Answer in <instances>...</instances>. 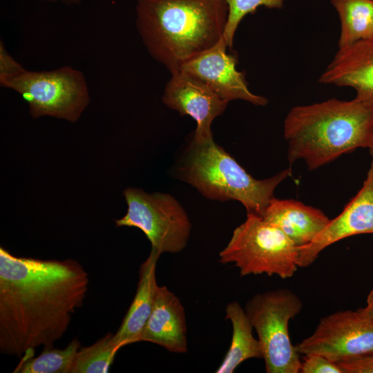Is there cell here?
Masks as SVG:
<instances>
[{"instance_id": "obj_18", "label": "cell", "mask_w": 373, "mask_h": 373, "mask_svg": "<svg viewBox=\"0 0 373 373\" xmlns=\"http://www.w3.org/2000/svg\"><path fill=\"white\" fill-rule=\"evenodd\" d=\"M341 23L338 49L373 37V0H330Z\"/></svg>"}, {"instance_id": "obj_5", "label": "cell", "mask_w": 373, "mask_h": 373, "mask_svg": "<svg viewBox=\"0 0 373 373\" xmlns=\"http://www.w3.org/2000/svg\"><path fill=\"white\" fill-rule=\"evenodd\" d=\"M298 250L277 226L247 213L219 253V262L233 263L242 276L265 274L285 279L292 277L298 268Z\"/></svg>"}, {"instance_id": "obj_13", "label": "cell", "mask_w": 373, "mask_h": 373, "mask_svg": "<svg viewBox=\"0 0 373 373\" xmlns=\"http://www.w3.org/2000/svg\"><path fill=\"white\" fill-rule=\"evenodd\" d=\"M318 82L351 87L356 99L373 105V37L338 49Z\"/></svg>"}, {"instance_id": "obj_11", "label": "cell", "mask_w": 373, "mask_h": 373, "mask_svg": "<svg viewBox=\"0 0 373 373\" xmlns=\"http://www.w3.org/2000/svg\"><path fill=\"white\" fill-rule=\"evenodd\" d=\"M227 48L222 37L213 47L184 64L180 70L198 78L229 102L242 99L256 106L266 105L268 100L265 97L249 90L245 75L236 68V57L227 52Z\"/></svg>"}, {"instance_id": "obj_24", "label": "cell", "mask_w": 373, "mask_h": 373, "mask_svg": "<svg viewBox=\"0 0 373 373\" xmlns=\"http://www.w3.org/2000/svg\"><path fill=\"white\" fill-rule=\"evenodd\" d=\"M337 363L344 373H373V352Z\"/></svg>"}, {"instance_id": "obj_17", "label": "cell", "mask_w": 373, "mask_h": 373, "mask_svg": "<svg viewBox=\"0 0 373 373\" xmlns=\"http://www.w3.org/2000/svg\"><path fill=\"white\" fill-rule=\"evenodd\" d=\"M225 318L232 325L230 347L216 373H232L242 362L250 358H263L260 343L253 335V326L245 309L237 302L227 304Z\"/></svg>"}, {"instance_id": "obj_20", "label": "cell", "mask_w": 373, "mask_h": 373, "mask_svg": "<svg viewBox=\"0 0 373 373\" xmlns=\"http://www.w3.org/2000/svg\"><path fill=\"white\" fill-rule=\"evenodd\" d=\"M120 348L115 343L113 334L107 333L93 345L79 349L70 373H106Z\"/></svg>"}, {"instance_id": "obj_23", "label": "cell", "mask_w": 373, "mask_h": 373, "mask_svg": "<svg viewBox=\"0 0 373 373\" xmlns=\"http://www.w3.org/2000/svg\"><path fill=\"white\" fill-rule=\"evenodd\" d=\"M25 68L8 52L2 40L0 41V84L11 79Z\"/></svg>"}, {"instance_id": "obj_22", "label": "cell", "mask_w": 373, "mask_h": 373, "mask_svg": "<svg viewBox=\"0 0 373 373\" xmlns=\"http://www.w3.org/2000/svg\"><path fill=\"white\" fill-rule=\"evenodd\" d=\"M301 373H344L339 365L327 358L316 354L305 355L301 361Z\"/></svg>"}, {"instance_id": "obj_3", "label": "cell", "mask_w": 373, "mask_h": 373, "mask_svg": "<svg viewBox=\"0 0 373 373\" xmlns=\"http://www.w3.org/2000/svg\"><path fill=\"white\" fill-rule=\"evenodd\" d=\"M373 105L356 97L293 107L284 122L290 164L303 160L316 169L358 148H369Z\"/></svg>"}, {"instance_id": "obj_25", "label": "cell", "mask_w": 373, "mask_h": 373, "mask_svg": "<svg viewBox=\"0 0 373 373\" xmlns=\"http://www.w3.org/2000/svg\"><path fill=\"white\" fill-rule=\"evenodd\" d=\"M360 311L373 321V289L367 297L366 306L359 309Z\"/></svg>"}, {"instance_id": "obj_1", "label": "cell", "mask_w": 373, "mask_h": 373, "mask_svg": "<svg viewBox=\"0 0 373 373\" xmlns=\"http://www.w3.org/2000/svg\"><path fill=\"white\" fill-rule=\"evenodd\" d=\"M89 283L77 261L17 257L0 247V351L28 356L53 347L85 300Z\"/></svg>"}, {"instance_id": "obj_6", "label": "cell", "mask_w": 373, "mask_h": 373, "mask_svg": "<svg viewBox=\"0 0 373 373\" xmlns=\"http://www.w3.org/2000/svg\"><path fill=\"white\" fill-rule=\"evenodd\" d=\"M299 296L288 289L255 294L245 310L258 334L267 373H298L301 361L290 341L289 323L302 310Z\"/></svg>"}, {"instance_id": "obj_8", "label": "cell", "mask_w": 373, "mask_h": 373, "mask_svg": "<svg viewBox=\"0 0 373 373\" xmlns=\"http://www.w3.org/2000/svg\"><path fill=\"white\" fill-rule=\"evenodd\" d=\"M128 209L126 215L115 220L117 227H131L144 232L151 250L178 253L186 246L191 223L181 204L171 195L148 193L141 189L128 187L124 191Z\"/></svg>"}, {"instance_id": "obj_7", "label": "cell", "mask_w": 373, "mask_h": 373, "mask_svg": "<svg viewBox=\"0 0 373 373\" xmlns=\"http://www.w3.org/2000/svg\"><path fill=\"white\" fill-rule=\"evenodd\" d=\"M0 84L21 95L33 118L50 116L75 122L90 102L84 74L70 66L47 71L24 69Z\"/></svg>"}, {"instance_id": "obj_2", "label": "cell", "mask_w": 373, "mask_h": 373, "mask_svg": "<svg viewBox=\"0 0 373 373\" xmlns=\"http://www.w3.org/2000/svg\"><path fill=\"white\" fill-rule=\"evenodd\" d=\"M136 27L149 53L171 74L222 37L225 0H137Z\"/></svg>"}, {"instance_id": "obj_26", "label": "cell", "mask_w": 373, "mask_h": 373, "mask_svg": "<svg viewBox=\"0 0 373 373\" xmlns=\"http://www.w3.org/2000/svg\"><path fill=\"white\" fill-rule=\"evenodd\" d=\"M46 1H59L67 5H73V4L79 3L84 0H46Z\"/></svg>"}, {"instance_id": "obj_16", "label": "cell", "mask_w": 373, "mask_h": 373, "mask_svg": "<svg viewBox=\"0 0 373 373\" xmlns=\"http://www.w3.org/2000/svg\"><path fill=\"white\" fill-rule=\"evenodd\" d=\"M160 255L151 250L141 265L139 281L134 298L122 321L113 334L115 343L119 347L141 341L144 326L151 313L157 287L155 269Z\"/></svg>"}, {"instance_id": "obj_4", "label": "cell", "mask_w": 373, "mask_h": 373, "mask_svg": "<svg viewBox=\"0 0 373 373\" xmlns=\"http://www.w3.org/2000/svg\"><path fill=\"white\" fill-rule=\"evenodd\" d=\"M291 175L290 168L265 180H256L213 139L190 144L181 166L180 178L205 198L237 200L247 213L262 216L277 186Z\"/></svg>"}, {"instance_id": "obj_12", "label": "cell", "mask_w": 373, "mask_h": 373, "mask_svg": "<svg viewBox=\"0 0 373 373\" xmlns=\"http://www.w3.org/2000/svg\"><path fill=\"white\" fill-rule=\"evenodd\" d=\"M373 233V158L356 195L309 244L300 247L298 266L307 267L329 245L352 236Z\"/></svg>"}, {"instance_id": "obj_15", "label": "cell", "mask_w": 373, "mask_h": 373, "mask_svg": "<svg viewBox=\"0 0 373 373\" xmlns=\"http://www.w3.org/2000/svg\"><path fill=\"white\" fill-rule=\"evenodd\" d=\"M262 217L280 229L299 248L311 243L330 221L318 209L294 200L275 197Z\"/></svg>"}, {"instance_id": "obj_14", "label": "cell", "mask_w": 373, "mask_h": 373, "mask_svg": "<svg viewBox=\"0 0 373 373\" xmlns=\"http://www.w3.org/2000/svg\"><path fill=\"white\" fill-rule=\"evenodd\" d=\"M186 334V314L180 300L166 286H157L141 341L159 345L171 352L185 353Z\"/></svg>"}, {"instance_id": "obj_27", "label": "cell", "mask_w": 373, "mask_h": 373, "mask_svg": "<svg viewBox=\"0 0 373 373\" xmlns=\"http://www.w3.org/2000/svg\"><path fill=\"white\" fill-rule=\"evenodd\" d=\"M368 149H370V153H371V155H372V158H373V129H372V132L370 144V146H369Z\"/></svg>"}, {"instance_id": "obj_19", "label": "cell", "mask_w": 373, "mask_h": 373, "mask_svg": "<svg viewBox=\"0 0 373 373\" xmlns=\"http://www.w3.org/2000/svg\"><path fill=\"white\" fill-rule=\"evenodd\" d=\"M81 343L74 338L65 348L44 347L38 356L23 357L15 373H70Z\"/></svg>"}, {"instance_id": "obj_21", "label": "cell", "mask_w": 373, "mask_h": 373, "mask_svg": "<svg viewBox=\"0 0 373 373\" xmlns=\"http://www.w3.org/2000/svg\"><path fill=\"white\" fill-rule=\"evenodd\" d=\"M286 0H225L228 7V15L223 37L228 48H231L237 28L249 14H254L260 6L267 8H283Z\"/></svg>"}, {"instance_id": "obj_10", "label": "cell", "mask_w": 373, "mask_h": 373, "mask_svg": "<svg viewBox=\"0 0 373 373\" xmlns=\"http://www.w3.org/2000/svg\"><path fill=\"white\" fill-rule=\"evenodd\" d=\"M162 102L181 115H189L196 122L193 141L198 143L213 139L212 122L224 113L229 103L198 78L182 70L171 74Z\"/></svg>"}, {"instance_id": "obj_9", "label": "cell", "mask_w": 373, "mask_h": 373, "mask_svg": "<svg viewBox=\"0 0 373 373\" xmlns=\"http://www.w3.org/2000/svg\"><path fill=\"white\" fill-rule=\"evenodd\" d=\"M295 348L299 354H320L336 363L373 352V321L359 309L334 312Z\"/></svg>"}]
</instances>
